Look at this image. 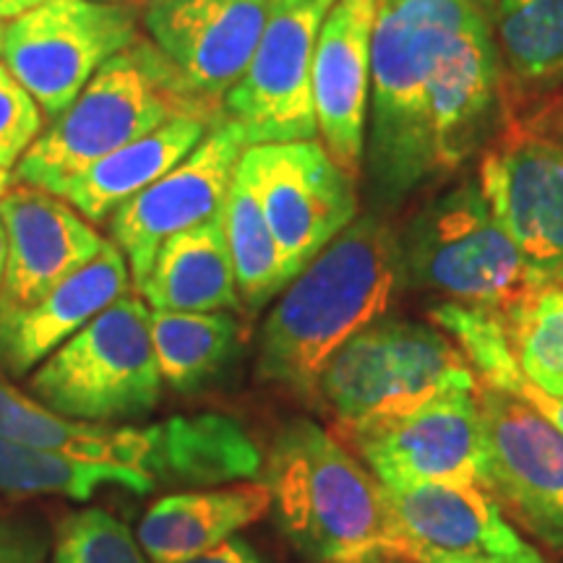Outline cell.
<instances>
[{
	"label": "cell",
	"mask_w": 563,
	"mask_h": 563,
	"mask_svg": "<svg viewBox=\"0 0 563 563\" xmlns=\"http://www.w3.org/2000/svg\"><path fill=\"white\" fill-rule=\"evenodd\" d=\"M402 279L399 235L391 224L376 214L347 224L292 277L266 316L258 378L316 397L323 365L344 342L384 319Z\"/></svg>",
	"instance_id": "1"
},
{
	"label": "cell",
	"mask_w": 563,
	"mask_h": 563,
	"mask_svg": "<svg viewBox=\"0 0 563 563\" xmlns=\"http://www.w3.org/2000/svg\"><path fill=\"white\" fill-rule=\"evenodd\" d=\"M186 563H264V561L258 559V553L253 551L245 540L230 538L217 548H211V551L196 555V559Z\"/></svg>",
	"instance_id": "35"
},
{
	"label": "cell",
	"mask_w": 563,
	"mask_h": 563,
	"mask_svg": "<svg viewBox=\"0 0 563 563\" xmlns=\"http://www.w3.org/2000/svg\"><path fill=\"white\" fill-rule=\"evenodd\" d=\"M102 485L150 493L157 481L139 470L76 462L0 435V496H66L87 501Z\"/></svg>",
	"instance_id": "27"
},
{
	"label": "cell",
	"mask_w": 563,
	"mask_h": 563,
	"mask_svg": "<svg viewBox=\"0 0 563 563\" xmlns=\"http://www.w3.org/2000/svg\"><path fill=\"white\" fill-rule=\"evenodd\" d=\"M501 121V55L493 16L454 40L428 97V146L433 175L460 170L483 150Z\"/></svg>",
	"instance_id": "19"
},
{
	"label": "cell",
	"mask_w": 563,
	"mask_h": 563,
	"mask_svg": "<svg viewBox=\"0 0 563 563\" xmlns=\"http://www.w3.org/2000/svg\"><path fill=\"white\" fill-rule=\"evenodd\" d=\"M493 9L496 0H376L368 167L386 199H405L435 178L428 146L435 70L454 40L490 19Z\"/></svg>",
	"instance_id": "2"
},
{
	"label": "cell",
	"mask_w": 563,
	"mask_h": 563,
	"mask_svg": "<svg viewBox=\"0 0 563 563\" xmlns=\"http://www.w3.org/2000/svg\"><path fill=\"white\" fill-rule=\"evenodd\" d=\"M485 488L548 545L563 548V433L519 399L477 389Z\"/></svg>",
	"instance_id": "14"
},
{
	"label": "cell",
	"mask_w": 563,
	"mask_h": 563,
	"mask_svg": "<svg viewBox=\"0 0 563 563\" xmlns=\"http://www.w3.org/2000/svg\"><path fill=\"white\" fill-rule=\"evenodd\" d=\"M266 488L282 532L308 559L391 553L410 561L384 485L319 422L290 420L282 428L266 460Z\"/></svg>",
	"instance_id": "3"
},
{
	"label": "cell",
	"mask_w": 563,
	"mask_h": 563,
	"mask_svg": "<svg viewBox=\"0 0 563 563\" xmlns=\"http://www.w3.org/2000/svg\"><path fill=\"white\" fill-rule=\"evenodd\" d=\"M481 183L493 214L522 253L534 287L563 279V146L514 136L483 154Z\"/></svg>",
	"instance_id": "15"
},
{
	"label": "cell",
	"mask_w": 563,
	"mask_h": 563,
	"mask_svg": "<svg viewBox=\"0 0 563 563\" xmlns=\"http://www.w3.org/2000/svg\"><path fill=\"white\" fill-rule=\"evenodd\" d=\"M238 170L256 191L290 282L355 222V180L316 139L245 146Z\"/></svg>",
	"instance_id": "9"
},
{
	"label": "cell",
	"mask_w": 563,
	"mask_h": 563,
	"mask_svg": "<svg viewBox=\"0 0 563 563\" xmlns=\"http://www.w3.org/2000/svg\"><path fill=\"white\" fill-rule=\"evenodd\" d=\"M272 509L266 483L186 490L159 498L139 525V545L152 563H186L235 538Z\"/></svg>",
	"instance_id": "21"
},
{
	"label": "cell",
	"mask_w": 563,
	"mask_h": 563,
	"mask_svg": "<svg viewBox=\"0 0 563 563\" xmlns=\"http://www.w3.org/2000/svg\"><path fill=\"white\" fill-rule=\"evenodd\" d=\"M152 344L162 384L175 391H194L217 376L235 347L238 321L228 313L152 311Z\"/></svg>",
	"instance_id": "28"
},
{
	"label": "cell",
	"mask_w": 563,
	"mask_h": 563,
	"mask_svg": "<svg viewBox=\"0 0 563 563\" xmlns=\"http://www.w3.org/2000/svg\"><path fill=\"white\" fill-rule=\"evenodd\" d=\"M0 222L5 230L0 313L45 298L108 243L66 199L24 183H16L0 201Z\"/></svg>",
	"instance_id": "17"
},
{
	"label": "cell",
	"mask_w": 563,
	"mask_h": 563,
	"mask_svg": "<svg viewBox=\"0 0 563 563\" xmlns=\"http://www.w3.org/2000/svg\"><path fill=\"white\" fill-rule=\"evenodd\" d=\"M53 563H146L139 540L104 509H81L60 525Z\"/></svg>",
	"instance_id": "32"
},
{
	"label": "cell",
	"mask_w": 563,
	"mask_h": 563,
	"mask_svg": "<svg viewBox=\"0 0 563 563\" xmlns=\"http://www.w3.org/2000/svg\"><path fill=\"white\" fill-rule=\"evenodd\" d=\"M433 321L454 336L452 342L475 371L477 384L519 399L563 433V397L540 389L525 376L501 311L449 300L433 308Z\"/></svg>",
	"instance_id": "25"
},
{
	"label": "cell",
	"mask_w": 563,
	"mask_h": 563,
	"mask_svg": "<svg viewBox=\"0 0 563 563\" xmlns=\"http://www.w3.org/2000/svg\"><path fill=\"white\" fill-rule=\"evenodd\" d=\"M37 402L74 420L141 418L159 402L162 376L152 344L150 306L123 295L37 365Z\"/></svg>",
	"instance_id": "7"
},
{
	"label": "cell",
	"mask_w": 563,
	"mask_h": 563,
	"mask_svg": "<svg viewBox=\"0 0 563 563\" xmlns=\"http://www.w3.org/2000/svg\"><path fill=\"white\" fill-rule=\"evenodd\" d=\"M555 394H559V397H563V386H561V389H559V391H555Z\"/></svg>",
	"instance_id": "42"
},
{
	"label": "cell",
	"mask_w": 563,
	"mask_h": 563,
	"mask_svg": "<svg viewBox=\"0 0 563 563\" xmlns=\"http://www.w3.org/2000/svg\"><path fill=\"white\" fill-rule=\"evenodd\" d=\"M272 9L274 0H150L141 21L186 89L222 112L224 97L256 53Z\"/></svg>",
	"instance_id": "13"
},
{
	"label": "cell",
	"mask_w": 563,
	"mask_h": 563,
	"mask_svg": "<svg viewBox=\"0 0 563 563\" xmlns=\"http://www.w3.org/2000/svg\"><path fill=\"white\" fill-rule=\"evenodd\" d=\"M412 563H545L483 483L384 488Z\"/></svg>",
	"instance_id": "16"
},
{
	"label": "cell",
	"mask_w": 563,
	"mask_h": 563,
	"mask_svg": "<svg viewBox=\"0 0 563 563\" xmlns=\"http://www.w3.org/2000/svg\"><path fill=\"white\" fill-rule=\"evenodd\" d=\"M139 37V13L131 3L42 0L5 24L3 63L47 121H55L91 76Z\"/></svg>",
	"instance_id": "8"
},
{
	"label": "cell",
	"mask_w": 563,
	"mask_h": 563,
	"mask_svg": "<svg viewBox=\"0 0 563 563\" xmlns=\"http://www.w3.org/2000/svg\"><path fill=\"white\" fill-rule=\"evenodd\" d=\"M186 115L224 118L196 100L150 37H139L40 133L13 167V183L58 196L95 162Z\"/></svg>",
	"instance_id": "4"
},
{
	"label": "cell",
	"mask_w": 563,
	"mask_h": 563,
	"mask_svg": "<svg viewBox=\"0 0 563 563\" xmlns=\"http://www.w3.org/2000/svg\"><path fill=\"white\" fill-rule=\"evenodd\" d=\"M336 0H274L256 53L228 91L222 112L245 144H285L319 136L313 110V55Z\"/></svg>",
	"instance_id": "10"
},
{
	"label": "cell",
	"mask_w": 563,
	"mask_h": 563,
	"mask_svg": "<svg viewBox=\"0 0 563 563\" xmlns=\"http://www.w3.org/2000/svg\"><path fill=\"white\" fill-rule=\"evenodd\" d=\"M334 563H412L399 559V555L391 553H368V555H357V559H347V561H334Z\"/></svg>",
	"instance_id": "37"
},
{
	"label": "cell",
	"mask_w": 563,
	"mask_h": 563,
	"mask_svg": "<svg viewBox=\"0 0 563 563\" xmlns=\"http://www.w3.org/2000/svg\"><path fill=\"white\" fill-rule=\"evenodd\" d=\"M399 253L410 285L462 306L509 311L534 290L522 253L477 180L428 201L399 235Z\"/></svg>",
	"instance_id": "6"
},
{
	"label": "cell",
	"mask_w": 563,
	"mask_h": 563,
	"mask_svg": "<svg viewBox=\"0 0 563 563\" xmlns=\"http://www.w3.org/2000/svg\"><path fill=\"white\" fill-rule=\"evenodd\" d=\"M245 146L241 129L224 118L170 173L112 211V243L129 262L136 290L167 238L222 214Z\"/></svg>",
	"instance_id": "12"
},
{
	"label": "cell",
	"mask_w": 563,
	"mask_h": 563,
	"mask_svg": "<svg viewBox=\"0 0 563 563\" xmlns=\"http://www.w3.org/2000/svg\"><path fill=\"white\" fill-rule=\"evenodd\" d=\"M45 543L32 527L0 517V563H42Z\"/></svg>",
	"instance_id": "34"
},
{
	"label": "cell",
	"mask_w": 563,
	"mask_h": 563,
	"mask_svg": "<svg viewBox=\"0 0 563 563\" xmlns=\"http://www.w3.org/2000/svg\"><path fill=\"white\" fill-rule=\"evenodd\" d=\"M376 0H336L313 55V110L323 150L352 180L361 175L371 102V40Z\"/></svg>",
	"instance_id": "18"
},
{
	"label": "cell",
	"mask_w": 563,
	"mask_h": 563,
	"mask_svg": "<svg viewBox=\"0 0 563 563\" xmlns=\"http://www.w3.org/2000/svg\"><path fill=\"white\" fill-rule=\"evenodd\" d=\"M42 0H0V21H9L24 16L26 11H32L34 5H40Z\"/></svg>",
	"instance_id": "36"
},
{
	"label": "cell",
	"mask_w": 563,
	"mask_h": 563,
	"mask_svg": "<svg viewBox=\"0 0 563 563\" xmlns=\"http://www.w3.org/2000/svg\"><path fill=\"white\" fill-rule=\"evenodd\" d=\"M493 34L514 81L532 89L563 81V0H496Z\"/></svg>",
	"instance_id": "29"
},
{
	"label": "cell",
	"mask_w": 563,
	"mask_h": 563,
	"mask_svg": "<svg viewBox=\"0 0 563 563\" xmlns=\"http://www.w3.org/2000/svg\"><path fill=\"white\" fill-rule=\"evenodd\" d=\"M3 274H5V230L0 222V292H3Z\"/></svg>",
	"instance_id": "39"
},
{
	"label": "cell",
	"mask_w": 563,
	"mask_h": 563,
	"mask_svg": "<svg viewBox=\"0 0 563 563\" xmlns=\"http://www.w3.org/2000/svg\"><path fill=\"white\" fill-rule=\"evenodd\" d=\"M256 470V446L238 422L222 415L173 418L157 426L154 481L211 485L249 477Z\"/></svg>",
	"instance_id": "26"
},
{
	"label": "cell",
	"mask_w": 563,
	"mask_h": 563,
	"mask_svg": "<svg viewBox=\"0 0 563 563\" xmlns=\"http://www.w3.org/2000/svg\"><path fill=\"white\" fill-rule=\"evenodd\" d=\"M222 217L241 306L262 308L290 285V277L285 272L277 238L266 222L256 191L238 167Z\"/></svg>",
	"instance_id": "30"
},
{
	"label": "cell",
	"mask_w": 563,
	"mask_h": 563,
	"mask_svg": "<svg viewBox=\"0 0 563 563\" xmlns=\"http://www.w3.org/2000/svg\"><path fill=\"white\" fill-rule=\"evenodd\" d=\"M525 376L555 394L563 386V279L534 287L501 311Z\"/></svg>",
	"instance_id": "31"
},
{
	"label": "cell",
	"mask_w": 563,
	"mask_h": 563,
	"mask_svg": "<svg viewBox=\"0 0 563 563\" xmlns=\"http://www.w3.org/2000/svg\"><path fill=\"white\" fill-rule=\"evenodd\" d=\"M3 40H5V21H0V60H3Z\"/></svg>",
	"instance_id": "40"
},
{
	"label": "cell",
	"mask_w": 563,
	"mask_h": 563,
	"mask_svg": "<svg viewBox=\"0 0 563 563\" xmlns=\"http://www.w3.org/2000/svg\"><path fill=\"white\" fill-rule=\"evenodd\" d=\"M384 488L433 483L485 485V435L477 391L446 394L410 412L342 433Z\"/></svg>",
	"instance_id": "11"
},
{
	"label": "cell",
	"mask_w": 563,
	"mask_h": 563,
	"mask_svg": "<svg viewBox=\"0 0 563 563\" xmlns=\"http://www.w3.org/2000/svg\"><path fill=\"white\" fill-rule=\"evenodd\" d=\"M129 262L108 241L97 258L55 285L45 298L0 313V371L16 378L32 373L95 316L129 295Z\"/></svg>",
	"instance_id": "20"
},
{
	"label": "cell",
	"mask_w": 563,
	"mask_h": 563,
	"mask_svg": "<svg viewBox=\"0 0 563 563\" xmlns=\"http://www.w3.org/2000/svg\"><path fill=\"white\" fill-rule=\"evenodd\" d=\"M100 3H136V0H100Z\"/></svg>",
	"instance_id": "41"
},
{
	"label": "cell",
	"mask_w": 563,
	"mask_h": 563,
	"mask_svg": "<svg viewBox=\"0 0 563 563\" xmlns=\"http://www.w3.org/2000/svg\"><path fill=\"white\" fill-rule=\"evenodd\" d=\"M13 186H16V183H13V170H5V167H0V201L5 199V194H9Z\"/></svg>",
	"instance_id": "38"
},
{
	"label": "cell",
	"mask_w": 563,
	"mask_h": 563,
	"mask_svg": "<svg viewBox=\"0 0 563 563\" xmlns=\"http://www.w3.org/2000/svg\"><path fill=\"white\" fill-rule=\"evenodd\" d=\"M0 435L76 462L112 464L152 475L157 462V426L110 428L74 420L19 391L0 371Z\"/></svg>",
	"instance_id": "22"
},
{
	"label": "cell",
	"mask_w": 563,
	"mask_h": 563,
	"mask_svg": "<svg viewBox=\"0 0 563 563\" xmlns=\"http://www.w3.org/2000/svg\"><path fill=\"white\" fill-rule=\"evenodd\" d=\"M136 292L152 311L220 313L241 306L224 217L167 238Z\"/></svg>",
	"instance_id": "23"
},
{
	"label": "cell",
	"mask_w": 563,
	"mask_h": 563,
	"mask_svg": "<svg viewBox=\"0 0 563 563\" xmlns=\"http://www.w3.org/2000/svg\"><path fill=\"white\" fill-rule=\"evenodd\" d=\"M45 112L0 60V167L13 170L45 131Z\"/></svg>",
	"instance_id": "33"
},
{
	"label": "cell",
	"mask_w": 563,
	"mask_h": 563,
	"mask_svg": "<svg viewBox=\"0 0 563 563\" xmlns=\"http://www.w3.org/2000/svg\"><path fill=\"white\" fill-rule=\"evenodd\" d=\"M224 118L186 115L159 125L123 150L108 154L84 170L58 194L84 220L91 224L110 220L112 211L170 173L183 157H188L203 136Z\"/></svg>",
	"instance_id": "24"
},
{
	"label": "cell",
	"mask_w": 563,
	"mask_h": 563,
	"mask_svg": "<svg viewBox=\"0 0 563 563\" xmlns=\"http://www.w3.org/2000/svg\"><path fill=\"white\" fill-rule=\"evenodd\" d=\"M481 389L460 347L439 329L382 319L334 352L316 397L336 418L340 433L397 418L415 407Z\"/></svg>",
	"instance_id": "5"
}]
</instances>
